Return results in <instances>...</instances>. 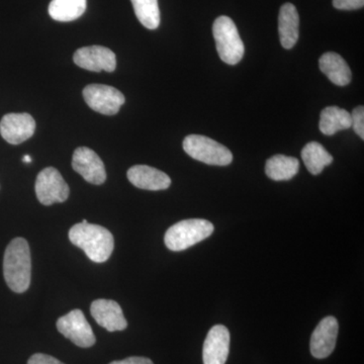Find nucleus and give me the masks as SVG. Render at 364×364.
Wrapping results in <instances>:
<instances>
[{"instance_id": "nucleus-1", "label": "nucleus", "mask_w": 364, "mask_h": 364, "mask_svg": "<svg viewBox=\"0 0 364 364\" xmlns=\"http://www.w3.org/2000/svg\"><path fill=\"white\" fill-rule=\"evenodd\" d=\"M69 240L97 263L109 259L114 248V236L109 230L88 223L74 225L69 231Z\"/></svg>"}, {"instance_id": "nucleus-2", "label": "nucleus", "mask_w": 364, "mask_h": 364, "mask_svg": "<svg viewBox=\"0 0 364 364\" xmlns=\"http://www.w3.org/2000/svg\"><path fill=\"white\" fill-rule=\"evenodd\" d=\"M4 274L7 286L14 293L23 294L28 291L32 277V260L30 246L26 239H14L7 246Z\"/></svg>"}, {"instance_id": "nucleus-3", "label": "nucleus", "mask_w": 364, "mask_h": 364, "mask_svg": "<svg viewBox=\"0 0 364 364\" xmlns=\"http://www.w3.org/2000/svg\"><path fill=\"white\" fill-rule=\"evenodd\" d=\"M214 229V225L207 220H183L167 230L164 237L165 245L176 252L183 251L208 238Z\"/></svg>"}, {"instance_id": "nucleus-4", "label": "nucleus", "mask_w": 364, "mask_h": 364, "mask_svg": "<svg viewBox=\"0 0 364 364\" xmlns=\"http://www.w3.org/2000/svg\"><path fill=\"white\" fill-rule=\"evenodd\" d=\"M213 36L218 54L223 62L236 65L243 59L245 47L232 18L226 16H219L213 25Z\"/></svg>"}, {"instance_id": "nucleus-5", "label": "nucleus", "mask_w": 364, "mask_h": 364, "mask_svg": "<svg viewBox=\"0 0 364 364\" xmlns=\"http://www.w3.org/2000/svg\"><path fill=\"white\" fill-rule=\"evenodd\" d=\"M186 154L198 161L215 166H227L233 161V154L226 146L202 135H189L183 140Z\"/></svg>"}, {"instance_id": "nucleus-6", "label": "nucleus", "mask_w": 364, "mask_h": 364, "mask_svg": "<svg viewBox=\"0 0 364 364\" xmlns=\"http://www.w3.org/2000/svg\"><path fill=\"white\" fill-rule=\"evenodd\" d=\"M35 189L38 200L44 205L64 203L70 193L68 184L54 167H47L38 174Z\"/></svg>"}, {"instance_id": "nucleus-7", "label": "nucleus", "mask_w": 364, "mask_h": 364, "mask_svg": "<svg viewBox=\"0 0 364 364\" xmlns=\"http://www.w3.org/2000/svg\"><path fill=\"white\" fill-rule=\"evenodd\" d=\"M83 98L91 109L107 116L117 114L126 102L121 91L104 85L86 86L83 90Z\"/></svg>"}, {"instance_id": "nucleus-8", "label": "nucleus", "mask_w": 364, "mask_h": 364, "mask_svg": "<svg viewBox=\"0 0 364 364\" xmlns=\"http://www.w3.org/2000/svg\"><path fill=\"white\" fill-rule=\"evenodd\" d=\"M57 329L66 338L81 348H88L95 344V334L82 311H71L57 321Z\"/></svg>"}, {"instance_id": "nucleus-9", "label": "nucleus", "mask_w": 364, "mask_h": 364, "mask_svg": "<svg viewBox=\"0 0 364 364\" xmlns=\"http://www.w3.org/2000/svg\"><path fill=\"white\" fill-rule=\"evenodd\" d=\"M74 63L92 72H114L117 68L116 54L102 46L83 47L74 53Z\"/></svg>"}, {"instance_id": "nucleus-10", "label": "nucleus", "mask_w": 364, "mask_h": 364, "mask_svg": "<svg viewBox=\"0 0 364 364\" xmlns=\"http://www.w3.org/2000/svg\"><path fill=\"white\" fill-rule=\"evenodd\" d=\"M72 167L90 183L100 186L107 179L104 162L95 151L79 147L74 151Z\"/></svg>"}, {"instance_id": "nucleus-11", "label": "nucleus", "mask_w": 364, "mask_h": 364, "mask_svg": "<svg viewBox=\"0 0 364 364\" xmlns=\"http://www.w3.org/2000/svg\"><path fill=\"white\" fill-rule=\"evenodd\" d=\"M338 330V321L332 316L318 323L311 337L310 349L314 358L324 359L331 355L336 346Z\"/></svg>"}, {"instance_id": "nucleus-12", "label": "nucleus", "mask_w": 364, "mask_h": 364, "mask_svg": "<svg viewBox=\"0 0 364 364\" xmlns=\"http://www.w3.org/2000/svg\"><path fill=\"white\" fill-rule=\"evenodd\" d=\"M35 131V119L28 114H7L0 121V135L11 145L28 140Z\"/></svg>"}, {"instance_id": "nucleus-13", "label": "nucleus", "mask_w": 364, "mask_h": 364, "mask_svg": "<svg viewBox=\"0 0 364 364\" xmlns=\"http://www.w3.org/2000/svg\"><path fill=\"white\" fill-rule=\"evenodd\" d=\"M95 322L109 332L123 331L128 327L121 306L112 299H95L90 306Z\"/></svg>"}, {"instance_id": "nucleus-14", "label": "nucleus", "mask_w": 364, "mask_h": 364, "mask_svg": "<svg viewBox=\"0 0 364 364\" xmlns=\"http://www.w3.org/2000/svg\"><path fill=\"white\" fill-rule=\"evenodd\" d=\"M230 351V333L225 326L215 325L203 343V364H225Z\"/></svg>"}, {"instance_id": "nucleus-15", "label": "nucleus", "mask_w": 364, "mask_h": 364, "mask_svg": "<svg viewBox=\"0 0 364 364\" xmlns=\"http://www.w3.org/2000/svg\"><path fill=\"white\" fill-rule=\"evenodd\" d=\"M127 176L133 186L146 191H164L171 184V179L166 173L147 165L131 167Z\"/></svg>"}, {"instance_id": "nucleus-16", "label": "nucleus", "mask_w": 364, "mask_h": 364, "mask_svg": "<svg viewBox=\"0 0 364 364\" xmlns=\"http://www.w3.org/2000/svg\"><path fill=\"white\" fill-rule=\"evenodd\" d=\"M279 35L284 49H293L299 36V16L293 4H284L279 14Z\"/></svg>"}, {"instance_id": "nucleus-17", "label": "nucleus", "mask_w": 364, "mask_h": 364, "mask_svg": "<svg viewBox=\"0 0 364 364\" xmlns=\"http://www.w3.org/2000/svg\"><path fill=\"white\" fill-rule=\"evenodd\" d=\"M318 67L334 85L346 86L351 82L350 67L337 53L328 52L323 54L318 59Z\"/></svg>"}, {"instance_id": "nucleus-18", "label": "nucleus", "mask_w": 364, "mask_h": 364, "mask_svg": "<svg viewBox=\"0 0 364 364\" xmlns=\"http://www.w3.org/2000/svg\"><path fill=\"white\" fill-rule=\"evenodd\" d=\"M351 114L338 107H327L321 112L318 128L326 136H333L340 131L351 128Z\"/></svg>"}, {"instance_id": "nucleus-19", "label": "nucleus", "mask_w": 364, "mask_h": 364, "mask_svg": "<svg viewBox=\"0 0 364 364\" xmlns=\"http://www.w3.org/2000/svg\"><path fill=\"white\" fill-rule=\"evenodd\" d=\"M299 162L296 158L274 155L265 164V173L275 181H289L298 174Z\"/></svg>"}, {"instance_id": "nucleus-20", "label": "nucleus", "mask_w": 364, "mask_h": 364, "mask_svg": "<svg viewBox=\"0 0 364 364\" xmlns=\"http://www.w3.org/2000/svg\"><path fill=\"white\" fill-rule=\"evenodd\" d=\"M301 159L313 176L322 173L325 167L333 162L332 155L318 142L306 144L301 150Z\"/></svg>"}, {"instance_id": "nucleus-21", "label": "nucleus", "mask_w": 364, "mask_h": 364, "mask_svg": "<svg viewBox=\"0 0 364 364\" xmlns=\"http://www.w3.org/2000/svg\"><path fill=\"white\" fill-rule=\"evenodd\" d=\"M85 9L86 0H52L49 14L53 20L67 23L77 20Z\"/></svg>"}, {"instance_id": "nucleus-22", "label": "nucleus", "mask_w": 364, "mask_h": 364, "mask_svg": "<svg viewBox=\"0 0 364 364\" xmlns=\"http://www.w3.org/2000/svg\"><path fill=\"white\" fill-rule=\"evenodd\" d=\"M136 18L148 30H156L160 25L158 0H131Z\"/></svg>"}, {"instance_id": "nucleus-23", "label": "nucleus", "mask_w": 364, "mask_h": 364, "mask_svg": "<svg viewBox=\"0 0 364 364\" xmlns=\"http://www.w3.org/2000/svg\"><path fill=\"white\" fill-rule=\"evenodd\" d=\"M351 114V127L354 132L364 140V107L363 105L355 107Z\"/></svg>"}, {"instance_id": "nucleus-24", "label": "nucleus", "mask_w": 364, "mask_h": 364, "mask_svg": "<svg viewBox=\"0 0 364 364\" xmlns=\"http://www.w3.org/2000/svg\"><path fill=\"white\" fill-rule=\"evenodd\" d=\"M363 6L364 0H333V6L340 11H356Z\"/></svg>"}, {"instance_id": "nucleus-25", "label": "nucleus", "mask_w": 364, "mask_h": 364, "mask_svg": "<svg viewBox=\"0 0 364 364\" xmlns=\"http://www.w3.org/2000/svg\"><path fill=\"white\" fill-rule=\"evenodd\" d=\"M28 364H64L58 359L53 358V356L47 355V354L37 353L33 354L28 359Z\"/></svg>"}, {"instance_id": "nucleus-26", "label": "nucleus", "mask_w": 364, "mask_h": 364, "mask_svg": "<svg viewBox=\"0 0 364 364\" xmlns=\"http://www.w3.org/2000/svg\"><path fill=\"white\" fill-rule=\"evenodd\" d=\"M109 364H154L149 358H139V356H133V358H128L124 360L112 361Z\"/></svg>"}, {"instance_id": "nucleus-27", "label": "nucleus", "mask_w": 364, "mask_h": 364, "mask_svg": "<svg viewBox=\"0 0 364 364\" xmlns=\"http://www.w3.org/2000/svg\"><path fill=\"white\" fill-rule=\"evenodd\" d=\"M23 161L25 163H31L32 162V157L30 155H25L23 158Z\"/></svg>"}]
</instances>
